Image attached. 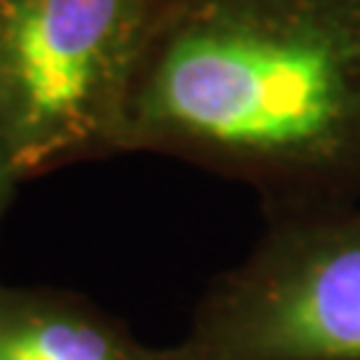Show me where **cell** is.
<instances>
[{"label": "cell", "mask_w": 360, "mask_h": 360, "mask_svg": "<svg viewBox=\"0 0 360 360\" xmlns=\"http://www.w3.org/2000/svg\"><path fill=\"white\" fill-rule=\"evenodd\" d=\"M126 153L254 187L267 214L360 195V0H158Z\"/></svg>", "instance_id": "obj_1"}, {"label": "cell", "mask_w": 360, "mask_h": 360, "mask_svg": "<svg viewBox=\"0 0 360 360\" xmlns=\"http://www.w3.org/2000/svg\"><path fill=\"white\" fill-rule=\"evenodd\" d=\"M158 0H0V136L22 179L126 153Z\"/></svg>", "instance_id": "obj_2"}, {"label": "cell", "mask_w": 360, "mask_h": 360, "mask_svg": "<svg viewBox=\"0 0 360 360\" xmlns=\"http://www.w3.org/2000/svg\"><path fill=\"white\" fill-rule=\"evenodd\" d=\"M176 360H360V211L267 214L254 251L200 296Z\"/></svg>", "instance_id": "obj_3"}, {"label": "cell", "mask_w": 360, "mask_h": 360, "mask_svg": "<svg viewBox=\"0 0 360 360\" xmlns=\"http://www.w3.org/2000/svg\"><path fill=\"white\" fill-rule=\"evenodd\" d=\"M0 360H176L150 347L89 299L0 283Z\"/></svg>", "instance_id": "obj_4"}, {"label": "cell", "mask_w": 360, "mask_h": 360, "mask_svg": "<svg viewBox=\"0 0 360 360\" xmlns=\"http://www.w3.org/2000/svg\"><path fill=\"white\" fill-rule=\"evenodd\" d=\"M19 181H22V176H19V171L11 160V153H8V147L0 136V227H3V217L11 206L13 190H16Z\"/></svg>", "instance_id": "obj_5"}]
</instances>
